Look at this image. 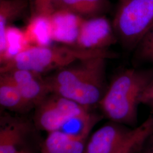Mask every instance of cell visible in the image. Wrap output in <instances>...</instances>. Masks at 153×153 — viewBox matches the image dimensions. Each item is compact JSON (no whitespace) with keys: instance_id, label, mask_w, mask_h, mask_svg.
<instances>
[{"instance_id":"6da1fadb","label":"cell","mask_w":153,"mask_h":153,"mask_svg":"<svg viewBox=\"0 0 153 153\" xmlns=\"http://www.w3.org/2000/svg\"><path fill=\"white\" fill-rule=\"evenodd\" d=\"M103 57L78 61L44 77L51 93L93 108L103 98L108 84Z\"/></svg>"},{"instance_id":"7a4b0ae2","label":"cell","mask_w":153,"mask_h":153,"mask_svg":"<svg viewBox=\"0 0 153 153\" xmlns=\"http://www.w3.org/2000/svg\"><path fill=\"white\" fill-rule=\"evenodd\" d=\"M153 80V69L128 68L119 71L108 84L99 107L109 120L125 126L137 123L142 94Z\"/></svg>"},{"instance_id":"3957f363","label":"cell","mask_w":153,"mask_h":153,"mask_svg":"<svg viewBox=\"0 0 153 153\" xmlns=\"http://www.w3.org/2000/svg\"><path fill=\"white\" fill-rule=\"evenodd\" d=\"M96 57L112 59L117 57V55L109 49L83 50L65 44L30 46L1 64L0 73L14 69H23L42 75L50 71H56L78 61Z\"/></svg>"},{"instance_id":"277c9868","label":"cell","mask_w":153,"mask_h":153,"mask_svg":"<svg viewBox=\"0 0 153 153\" xmlns=\"http://www.w3.org/2000/svg\"><path fill=\"white\" fill-rule=\"evenodd\" d=\"M112 23L118 43L133 52L153 26V0H118Z\"/></svg>"},{"instance_id":"5b68a950","label":"cell","mask_w":153,"mask_h":153,"mask_svg":"<svg viewBox=\"0 0 153 153\" xmlns=\"http://www.w3.org/2000/svg\"><path fill=\"white\" fill-rule=\"evenodd\" d=\"M33 120L39 131L47 133L60 130L72 120L83 124L94 112L91 108L50 93L34 108Z\"/></svg>"},{"instance_id":"8992f818","label":"cell","mask_w":153,"mask_h":153,"mask_svg":"<svg viewBox=\"0 0 153 153\" xmlns=\"http://www.w3.org/2000/svg\"><path fill=\"white\" fill-rule=\"evenodd\" d=\"M39 130L33 121L19 116L1 113L0 117V153H35L42 143Z\"/></svg>"},{"instance_id":"52a82bcc","label":"cell","mask_w":153,"mask_h":153,"mask_svg":"<svg viewBox=\"0 0 153 153\" xmlns=\"http://www.w3.org/2000/svg\"><path fill=\"white\" fill-rule=\"evenodd\" d=\"M118 43L112 21L105 16L85 18L74 47L83 50L103 51Z\"/></svg>"},{"instance_id":"ba28073f","label":"cell","mask_w":153,"mask_h":153,"mask_svg":"<svg viewBox=\"0 0 153 153\" xmlns=\"http://www.w3.org/2000/svg\"><path fill=\"white\" fill-rule=\"evenodd\" d=\"M102 116L94 113L83 124L81 131L76 134L60 130L48 133L40 147V153H83L88 136Z\"/></svg>"},{"instance_id":"9c48e42d","label":"cell","mask_w":153,"mask_h":153,"mask_svg":"<svg viewBox=\"0 0 153 153\" xmlns=\"http://www.w3.org/2000/svg\"><path fill=\"white\" fill-rule=\"evenodd\" d=\"M134 129L111 121L88 138L83 153H116L131 137Z\"/></svg>"},{"instance_id":"30bf717a","label":"cell","mask_w":153,"mask_h":153,"mask_svg":"<svg viewBox=\"0 0 153 153\" xmlns=\"http://www.w3.org/2000/svg\"><path fill=\"white\" fill-rule=\"evenodd\" d=\"M6 73L11 76L25 101L33 109L51 93L41 74L23 69Z\"/></svg>"},{"instance_id":"8fae6325","label":"cell","mask_w":153,"mask_h":153,"mask_svg":"<svg viewBox=\"0 0 153 153\" xmlns=\"http://www.w3.org/2000/svg\"><path fill=\"white\" fill-rule=\"evenodd\" d=\"M84 19L64 9L55 11L49 16L52 41L74 46Z\"/></svg>"},{"instance_id":"7c38bea8","label":"cell","mask_w":153,"mask_h":153,"mask_svg":"<svg viewBox=\"0 0 153 153\" xmlns=\"http://www.w3.org/2000/svg\"><path fill=\"white\" fill-rule=\"evenodd\" d=\"M29 5V0H0V60L5 54L7 28L25 14Z\"/></svg>"},{"instance_id":"4fadbf2b","label":"cell","mask_w":153,"mask_h":153,"mask_svg":"<svg viewBox=\"0 0 153 153\" xmlns=\"http://www.w3.org/2000/svg\"><path fill=\"white\" fill-rule=\"evenodd\" d=\"M0 104L2 108L19 114H26L33 109L23 98L7 73H0Z\"/></svg>"},{"instance_id":"5bb4252c","label":"cell","mask_w":153,"mask_h":153,"mask_svg":"<svg viewBox=\"0 0 153 153\" xmlns=\"http://www.w3.org/2000/svg\"><path fill=\"white\" fill-rule=\"evenodd\" d=\"M22 31L24 40L28 46L49 45L53 42L49 17L33 16Z\"/></svg>"},{"instance_id":"9a60e30c","label":"cell","mask_w":153,"mask_h":153,"mask_svg":"<svg viewBox=\"0 0 153 153\" xmlns=\"http://www.w3.org/2000/svg\"><path fill=\"white\" fill-rule=\"evenodd\" d=\"M112 7L109 0H62V9L83 18L105 16Z\"/></svg>"},{"instance_id":"2e32d148","label":"cell","mask_w":153,"mask_h":153,"mask_svg":"<svg viewBox=\"0 0 153 153\" xmlns=\"http://www.w3.org/2000/svg\"><path fill=\"white\" fill-rule=\"evenodd\" d=\"M6 43L5 54L4 58L0 60L1 65L30 47L24 40L23 31L11 26L7 29Z\"/></svg>"},{"instance_id":"e0dca14e","label":"cell","mask_w":153,"mask_h":153,"mask_svg":"<svg viewBox=\"0 0 153 153\" xmlns=\"http://www.w3.org/2000/svg\"><path fill=\"white\" fill-rule=\"evenodd\" d=\"M133 52L136 61L153 65V26L142 36Z\"/></svg>"},{"instance_id":"ac0fdd59","label":"cell","mask_w":153,"mask_h":153,"mask_svg":"<svg viewBox=\"0 0 153 153\" xmlns=\"http://www.w3.org/2000/svg\"><path fill=\"white\" fill-rule=\"evenodd\" d=\"M32 3L33 16L49 17L62 8V0H32Z\"/></svg>"},{"instance_id":"d6986e66","label":"cell","mask_w":153,"mask_h":153,"mask_svg":"<svg viewBox=\"0 0 153 153\" xmlns=\"http://www.w3.org/2000/svg\"><path fill=\"white\" fill-rule=\"evenodd\" d=\"M141 103L146 105L153 112V80L142 94Z\"/></svg>"},{"instance_id":"ffe728a7","label":"cell","mask_w":153,"mask_h":153,"mask_svg":"<svg viewBox=\"0 0 153 153\" xmlns=\"http://www.w3.org/2000/svg\"><path fill=\"white\" fill-rule=\"evenodd\" d=\"M149 145L148 148V150L146 153H153V132L152 134L149 137Z\"/></svg>"}]
</instances>
